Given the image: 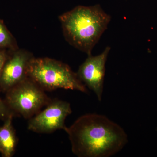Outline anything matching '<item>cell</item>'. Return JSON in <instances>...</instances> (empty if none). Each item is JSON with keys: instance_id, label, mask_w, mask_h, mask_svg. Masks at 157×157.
<instances>
[{"instance_id": "9c48e42d", "label": "cell", "mask_w": 157, "mask_h": 157, "mask_svg": "<svg viewBox=\"0 0 157 157\" xmlns=\"http://www.w3.org/2000/svg\"><path fill=\"white\" fill-rule=\"evenodd\" d=\"M14 39L2 20L0 19V50L14 47Z\"/></svg>"}, {"instance_id": "277c9868", "label": "cell", "mask_w": 157, "mask_h": 157, "mask_svg": "<svg viewBox=\"0 0 157 157\" xmlns=\"http://www.w3.org/2000/svg\"><path fill=\"white\" fill-rule=\"evenodd\" d=\"M40 87L28 77L8 90L7 102L12 109L24 117H30L47 102V97Z\"/></svg>"}, {"instance_id": "3957f363", "label": "cell", "mask_w": 157, "mask_h": 157, "mask_svg": "<svg viewBox=\"0 0 157 157\" xmlns=\"http://www.w3.org/2000/svg\"><path fill=\"white\" fill-rule=\"evenodd\" d=\"M27 76L40 87L87 92L86 87L67 65L48 58H34L29 63Z\"/></svg>"}, {"instance_id": "8992f818", "label": "cell", "mask_w": 157, "mask_h": 157, "mask_svg": "<svg viewBox=\"0 0 157 157\" xmlns=\"http://www.w3.org/2000/svg\"><path fill=\"white\" fill-rule=\"evenodd\" d=\"M110 49L109 46H107L98 55L88 56L83 63L80 65L77 73L79 79L93 91L99 101H102L105 65Z\"/></svg>"}, {"instance_id": "30bf717a", "label": "cell", "mask_w": 157, "mask_h": 157, "mask_svg": "<svg viewBox=\"0 0 157 157\" xmlns=\"http://www.w3.org/2000/svg\"><path fill=\"white\" fill-rule=\"evenodd\" d=\"M8 57V55L5 49L0 50V76H1L5 62Z\"/></svg>"}, {"instance_id": "ba28073f", "label": "cell", "mask_w": 157, "mask_h": 157, "mask_svg": "<svg viewBox=\"0 0 157 157\" xmlns=\"http://www.w3.org/2000/svg\"><path fill=\"white\" fill-rule=\"evenodd\" d=\"M16 144L12 115H9L3 125L0 127V152L3 157H11L14 154Z\"/></svg>"}, {"instance_id": "6da1fadb", "label": "cell", "mask_w": 157, "mask_h": 157, "mask_svg": "<svg viewBox=\"0 0 157 157\" xmlns=\"http://www.w3.org/2000/svg\"><path fill=\"white\" fill-rule=\"evenodd\" d=\"M65 131L72 151L79 157H109L121 151L128 142L122 128L107 117L96 113L78 118Z\"/></svg>"}, {"instance_id": "5b68a950", "label": "cell", "mask_w": 157, "mask_h": 157, "mask_svg": "<svg viewBox=\"0 0 157 157\" xmlns=\"http://www.w3.org/2000/svg\"><path fill=\"white\" fill-rule=\"evenodd\" d=\"M70 103L61 101L52 102L45 109L30 120L28 129L39 133H49L65 130V121L71 114Z\"/></svg>"}, {"instance_id": "52a82bcc", "label": "cell", "mask_w": 157, "mask_h": 157, "mask_svg": "<svg viewBox=\"0 0 157 157\" xmlns=\"http://www.w3.org/2000/svg\"><path fill=\"white\" fill-rule=\"evenodd\" d=\"M33 58L27 51H14L5 62L0 76V86L9 90L27 78L28 68Z\"/></svg>"}, {"instance_id": "7a4b0ae2", "label": "cell", "mask_w": 157, "mask_h": 157, "mask_svg": "<svg viewBox=\"0 0 157 157\" xmlns=\"http://www.w3.org/2000/svg\"><path fill=\"white\" fill-rule=\"evenodd\" d=\"M59 18L67 41L88 56L111 21L110 15L99 6H77Z\"/></svg>"}, {"instance_id": "8fae6325", "label": "cell", "mask_w": 157, "mask_h": 157, "mask_svg": "<svg viewBox=\"0 0 157 157\" xmlns=\"http://www.w3.org/2000/svg\"><path fill=\"white\" fill-rule=\"evenodd\" d=\"M8 113V109L6 105L0 98V117L6 116Z\"/></svg>"}]
</instances>
